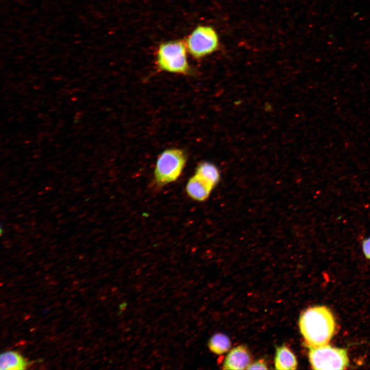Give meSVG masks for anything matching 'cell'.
Segmentation results:
<instances>
[{
  "label": "cell",
  "instance_id": "obj_1",
  "mask_svg": "<svg viewBox=\"0 0 370 370\" xmlns=\"http://www.w3.org/2000/svg\"><path fill=\"white\" fill-rule=\"evenodd\" d=\"M299 325L308 347L328 344L336 330L334 317L325 306H315L306 309L300 316Z\"/></svg>",
  "mask_w": 370,
  "mask_h": 370
},
{
  "label": "cell",
  "instance_id": "obj_2",
  "mask_svg": "<svg viewBox=\"0 0 370 370\" xmlns=\"http://www.w3.org/2000/svg\"><path fill=\"white\" fill-rule=\"evenodd\" d=\"M185 42L173 40L160 44L156 51V62L162 71L187 75L190 71Z\"/></svg>",
  "mask_w": 370,
  "mask_h": 370
},
{
  "label": "cell",
  "instance_id": "obj_3",
  "mask_svg": "<svg viewBox=\"0 0 370 370\" xmlns=\"http://www.w3.org/2000/svg\"><path fill=\"white\" fill-rule=\"evenodd\" d=\"M187 160L186 153L181 149L171 148L163 151L157 157L154 170L156 183L161 186L177 180L184 168Z\"/></svg>",
  "mask_w": 370,
  "mask_h": 370
},
{
  "label": "cell",
  "instance_id": "obj_4",
  "mask_svg": "<svg viewBox=\"0 0 370 370\" xmlns=\"http://www.w3.org/2000/svg\"><path fill=\"white\" fill-rule=\"evenodd\" d=\"M184 42L188 52L196 59L215 52L220 45L219 38L216 30L212 26L206 25L195 27Z\"/></svg>",
  "mask_w": 370,
  "mask_h": 370
},
{
  "label": "cell",
  "instance_id": "obj_5",
  "mask_svg": "<svg viewBox=\"0 0 370 370\" xmlns=\"http://www.w3.org/2000/svg\"><path fill=\"white\" fill-rule=\"evenodd\" d=\"M308 348L309 360L313 369H345L349 366L346 349L328 344Z\"/></svg>",
  "mask_w": 370,
  "mask_h": 370
},
{
  "label": "cell",
  "instance_id": "obj_6",
  "mask_svg": "<svg viewBox=\"0 0 370 370\" xmlns=\"http://www.w3.org/2000/svg\"><path fill=\"white\" fill-rule=\"evenodd\" d=\"M252 362V357L245 345L237 346L232 349L226 356L223 365L224 369H247Z\"/></svg>",
  "mask_w": 370,
  "mask_h": 370
},
{
  "label": "cell",
  "instance_id": "obj_7",
  "mask_svg": "<svg viewBox=\"0 0 370 370\" xmlns=\"http://www.w3.org/2000/svg\"><path fill=\"white\" fill-rule=\"evenodd\" d=\"M214 188L211 184L194 174L187 183L186 190L188 196L197 201H204L210 196Z\"/></svg>",
  "mask_w": 370,
  "mask_h": 370
},
{
  "label": "cell",
  "instance_id": "obj_8",
  "mask_svg": "<svg viewBox=\"0 0 370 370\" xmlns=\"http://www.w3.org/2000/svg\"><path fill=\"white\" fill-rule=\"evenodd\" d=\"M274 366L276 369L280 370L297 369V358L290 349L285 345L276 347Z\"/></svg>",
  "mask_w": 370,
  "mask_h": 370
},
{
  "label": "cell",
  "instance_id": "obj_9",
  "mask_svg": "<svg viewBox=\"0 0 370 370\" xmlns=\"http://www.w3.org/2000/svg\"><path fill=\"white\" fill-rule=\"evenodd\" d=\"M21 355L14 351L3 353L0 358L1 370L24 369L30 364Z\"/></svg>",
  "mask_w": 370,
  "mask_h": 370
},
{
  "label": "cell",
  "instance_id": "obj_10",
  "mask_svg": "<svg viewBox=\"0 0 370 370\" xmlns=\"http://www.w3.org/2000/svg\"><path fill=\"white\" fill-rule=\"evenodd\" d=\"M195 174L199 176L215 187L218 183L220 175L217 166L208 161L199 163L196 168Z\"/></svg>",
  "mask_w": 370,
  "mask_h": 370
},
{
  "label": "cell",
  "instance_id": "obj_11",
  "mask_svg": "<svg viewBox=\"0 0 370 370\" xmlns=\"http://www.w3.org/2000/svg\"><path fill=\"white\" fill-rule=\"evenodd\" d=\"M208 345L211 351L216 355H221L229 350L231 342L227 335L218 332L210 338Z\"/></svg>",
  "mask_w": 370,
  "mask_h": 370
},
{
  "label": "cell",
  "instance_id": "obj_12",
  "mask_svg": "<svg viewBox=\"0 0 370 370\" xmlns=\"http://www.w3.org/2000/svg\"><path fill=\"white\" fill-rule=\"evenodd\" d=\"M267 365L264 359L258 360L249 365L247 369H267Z\"/></svg>",
  "mask_w": 370,
  "mask_h": 370
},
{
  "label": "cell",
  "instance_id": "obj_13",
  "mask_svg": "<svg viewBox=\"0 0 370 370\" xmlns=\"http://www.w3.org/2000/svg\"><path fill=\"white\" fill-rule=\"evenodd\" d=\"M362 249L366 257L370 260V237L363 240Z\"/></svg>",
  "mask_w": 370,
  "mask_h": 370
}]
</instances>
